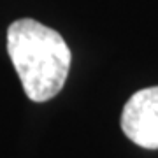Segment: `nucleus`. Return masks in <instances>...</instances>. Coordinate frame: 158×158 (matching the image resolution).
<instances>
[{"mask_svg":"<svg viewBox=\"0 0 158 158\" xmlns=\"http://www.w3.org/2000/svg\"><path fill=\"white\" fill-rule=\"evenodd\" d=\"M121 130L144 149H158V86L135 91L121 113Z\"/></svg>","mask_w":158,"mask_h":158,"instance_id":"2","label":"nucleus"},{"mask_svg":"<svg viewBox=\"0 0 158 158\" xmlns=\"http://www.w3.org/2000/svg\"><path fill=\"white\" fill-rule=\"evenodd\" d=\"M7 53L30 100L46 102L62 91L72 55L56 30L23 18L7 28Z\"/></svg>","mask_w":158,"mask_h":158,"instance_id":"1","label":"nucleus"}]
</instances>
